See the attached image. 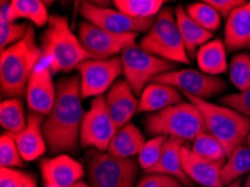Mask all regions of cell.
I'll use <instances>...</instances> for the list:
<instances>
[{
  "mask_svg": "<svg viewBox=\"0 0 250 187\" xmlns=\"http://www.w3.org/2000/svg\"><path fill=\"white\" fill-rule=\"evenodd\" d=\"M174 15H175L177 26H179L181 36L183 38L185 48H187L188 56H195L198 49L202 46V45L207 44L208 42H210L212 36H213V34L208 32V30L196 24V22L188 16L187 10H185L182 6L176 7L175 10H174Z\"/></svg>",
  "mask_w": 250,
  "mask_h": 187,
  "instance_id": "obj_23",
  "label": "cell"
},
{
  "mask_svg": "<svg viewBox=\"0 0 250 187\" xmlns=\"http://www.w3.org/2000/svg\"><path fill=\"white\" fill-rule=\"evenodd\" d=\"M145 125L149 135L183 141H193L207 130L202 114L191 102L180 103L149 114Z\"/></svg>",
  "mask_w": 250,
  "mask_h": 187,
  "instance_id": "obj_5",
  "label": "cell"
},
{
  "mask_svg": "<svg viewBox=\"0 0 250 187\" xmlns=\"http://www.w3.org/2000/svg\"><path fill=\"white\" fill-rule=\"evenodd\" d=\"M24 173L14 168L0 170V187H20Z\"/></svg>",
  "mask_w": 250,
  "mask_h": 187,
  "instance_id": "obj_38",
  "label": "cell"
},
{
  "mask_svg": "<svg viewBox=\"0 0 250 187\" xmlns=\"http://www.w3.org/2000/svg\"><path fill=\"white\" fill-rule=\"evenodd\" d=\"M26 99L32 112L48 116L56 100V87L53 83L51 70L39 63L34 68L26 89Z\"/></svg>",
  "mask_w": 250,
  "mask_h": 187,
  "instance_id": "obj_14",
  "label": "cell"
},
{
  "mask_svg": "<svg viewBox=\"0 0 250 187\" xmlns=\"http://www.w3.org/2000/svg\"><path fill=\"white\" fill-rule=\"evenodd\" d=\"M72 187H91V186H90V185H88V184H86L85 182L80 181V182H78L77 184H75L74 186H72Z\"/></svg>",
  "mask_w": 250,
  "mask_h": 187,
  "instance_id": "obj_40",
  "label": "cell"
},
{
  "mask_svg": "<svg viewBox=\"0 0 250 187\" xmlns=\"http://www.w3.org/2000/svg\"><path fill=\"white\" fill-rule=\"evenodd\" d=\"M182 166L192 182L201 187H225L221 182V170L226 160L210 162L193 154L187 145L181 150Z\"/></svg>",
  "mask_w": 250,
  "mask_h": 187,
  "instance_id": "obj_16",
  "label": "cell"
},
{
  "mask_svg": "<svg viewBox=\"0 0 250 187\" xmlns=\"http://www.w3.org/2000/svg\"><path fill=\"white\" fill-rule=\"evenodd\" d=\"M195 56L201 71L208 75H220L228 68L226 44L220 40H211L202 45Z\"/></svg>",
  "mask_w": 250,
  "mask_h": 187,
  "instance_id": "obj_24",
  "label": "cell"
},
{
  "mask_svg": "<svg viewBox=\"0 0 250 187\" xmlns=\"http://www.w3.org/2000/svg\"><path fill=\"white\" fill-rule=\"evenodd\" d=\"M43 116L30 112L27 118V125L21 133L13 135L21 157L26 162L40 158L46 152L47 144L43 133Z\"/></svg>",
  "mask_w": 250,
  "mask_h": 187,
  "instance_id": "obj_18",
  "label": "cell"
},
{
  "mask_svg": "<svg viewBox=\"0 0 250 187\" xmlns=\"http://www.w3.org/2000/svg\"><path fill=\"white\" fill-rule=\"evenodd\" d=\"M138 34H113L101 29L89 21H82L79 27V40L91 60H107L116 57L125 48L135 44Z\"/></svg>",
  "mask_w": 250,
  "mask_h": 187,
  "instance_id": "obj_10",
  "label": "cell"
},
{
  "mask_svg": "<svg viewBox=\"0 0 250 187\" xmlns=\"http://www.w3.org/2000/svg\"><path fill=\"white\" fill-rule=\"evenodd\" d=\"M206 2L213 7L221 17L228 18L233 10L245 5L247 1L245 0H206Z\"/></svg>",
  "mask_w": 250,
  "mask_h": 187,
  "instance_id": "obj_37",
  "label": "cell"
},
{
  "mask_svg": "<svg viewBox=\"0 0 250 187\" xmlns=\"http://www.w3.org/2000/svg\"><path fill=\"white\" fill-rule=\"evenodd\" d=\"M185 146V141L168 138L163 148V152L156 165L145 174H165L179 179L185 187H193V182L183 169L181 159V150Z\"/></svg>",
  "mask_w": 250,
  "mask_h": 187,
  "instance_id": "obj_20",
  "label": "cell"
},
{
  "mask_svg": "<svg viewBox=\"0 0 250 187\" xmlns=\"http://www.w3.org/2000/svg\"><path fill=\"white\" fill-rule=\"evenodd\" d=\"M41 64L51 72H70L91 60L79 37L72 33L66 17L53 15L42 36Z\"/></svg>",
  "mask_w": 250,
  "mask_h": 187,
  "instance_id": "obj_3",
  "label": "cell"
},
{
  "mask_svg": "<svg viewBox=\"0 0 250 187\" xmlns=\"http://www.w3.org/2000/svg\"><path fill=\"white\" fill-rule=\"evenodd\" d=\"M153 82L173 86L185 95H192L202 100L221 93L226 89V82L220 78L208 75L192 68L167 72L156 76Z\"/></svg>",
  "mask_w": 250,
  "mask_h": 187,
  "instance_id": "obj_11",
  "label": "cell"
},
{
  "mask_svg": "<svg viewBox=\"0 0 250 187\" xmlns=\"http://www.w3.org/2000/svg\"><path fill=\"white\" fill-rule=\"evenodd\" d=\"M80 73L81 97H101L110 90L117 78L124 72L120 57L107 60H86L78 66Z\"/></svg>",
  "mask_w": 250,
  "mask_h": 187,
  "instance_id": "obj_12",
  "label": "cell"
},
{
  "mask_svg": "<svg viewBox=\"0 0 250 187\" xmlns=\"http://www.w3.org/2000/svg\"><path fill=\"white\" fill-rule=\"evenodd\" d=\"M185 98L199 109L207 130L222 145L227 157L237 147L245 144L250 132L249 118L228 106L212 104L192 95H185Z\"/></svg>",
  "mask_w": 250,
  "mask_h": 187,
  "instance_id": "obj_4",
  "label": "cell"
},
{
  "mask_svg": "<svg viewBox=\"0 0 250 187\" xmlns=\"http://www.w3.org/2000/svg\"><path fill=\"white\" fill-rule=\"evenodd\" d=\"M28 25L16 24L0 18V48L1 51L18 43L25 37Z\"/></svg>",
  "mask_w": 250,
  "mask_h": 187,
  "instance_id": "obj_34",
  "label": "cell"
},
{
  "mask_svg": "<svg viewBox=\"0 0 250 187\" xmlns=\"http://www.w3.org/2000/svg\"><path fill=\"white\" fill-rule=\"evenodd\" d=\"M117 9L132 18H154L161 13L165 1L163 0H116Z\"/></svg>",
  "mask_w": 250,
  "mask_h": 187,
  "instance_id": "obj_28",
  "label": "cell"
},
{
  "mask_svg": "<svg viewBox=\"0 0 250 187\" xmlns=\"http://www.w3.org/2000/svg\"><path fill=\"white\" fill-rule=\"evenodd\" d=\"M185 10L196 24L208 32L213 33L220 27L221 16L213 7L206 1L191 3L185 8Z\"/></svg>",
  "mask_w": 250,
  "mask_h": 187,
  "instance_id": "obj_30",
  "label": "cell"
},
{
  "mask_svg": "<svg viewBox=\"0 0 250 187\" xmlns=\"http://www.w3.org/2000/svg\"><path fill=\"white\" fill-rule=\"evenodd\" d=\"M220 101L222 104L250 119V89L240 93L226 95Z\"/></svg>",
  "mask_w": 250,
  "mask_h": 187,
  "instance_id": "obj_35",
  "label": "cell"
},
{
  "mask_svg": "<svg viewBox=\"0 0 250 187\" xmlns=\"http://www.w3.org/2000/svg\"><path fill=\"white\" fill-rule=\"evenodd\" d=\"M139 47L168 62L190 63V56L181 36L175 15L170 8L161 10L155 19L153 27L140 40Z\"/></svg>",
  "mask_w": 250,
  "mask_h": 187,
  "instance_id": "obj_6",
  "label": "cell"
},
{
  "mask_svg": "<svg viewBox=\"0 0 250 187\" xmlns=\"http://www.w3.org/2000/svg\"><path fill=\"white\" fill-rule=\"evenodd\" d=\"M241 187H250V174L248 175V177L246 178L244 185H242Z\"/></svg>",
  "mask_w": 250,
  "mask_h": 187,
  "instance_id": "obj_42",
  "label": "cell"
},
{
  "mask_svg": "<svg viewBox=\"0 0 250 187\" xmlns=\"http://www.w3.org/2000/svg\"><path fill=\"white\" fill-rule=\"evenodd\" d=\"M79 76L64 78L56 86V100L43 124L44 138L53 154L77 149L84 117Z\"/></svg>",
  "mask_w": 250,
  "mask_h": 187,
  "instance_id": "obj_1",
  "label": "cell"
},
{
  "mask_svg": "<svg viewBox=\"0 0 250 187\" xmlns=\"http://www.w3.org/2000/svg\"><path fill=\"white\" fill-rule=\"evenodd\" d=\"M229 78L240 92L250 89V55L241 53L233 56L229 66Z\"/></svg>",
  "mask_w": 250,
  "mask_h": 187,
  "instance_id": "obj_31",
  "label": "cell"
},
{
  "mask_svg": "<svg viewBox=\"0 0 250 187\" xmlns=\"http://www.w3.org/2000/svg\"><path fill=\"white\" fill-rule=\"evenodd\" d=\"M42 51L35 41L32 25L18 43L1 51L0 56V86L2 97L18 98L26 93L28 80L41 62Z\"/></svg>",
  "mask_w": 250,
  "mask_h": 187,
  "instance_id": "obj_2",
  "label": "cell"
},
{
  "mask_svg": "<svg viewBox=\"0 0 250 187\" xmlns=\"http://www.w3.org/2000/svg\"><path fill=\"white\" fill-rule=\"evenodd\" d=\"M246 141H247V144L250 146V132H249V135H248V137H247V140H246Z\"/></svg>",
  "mask_w": 250,
  "mask_h": 187,
  "instance_id": "obj_43",
  "label": "cell"
},
{
  "mask_svg": "<svg viewBox=\"0 0 250 187\" xmlns=\"http://www.w3.org/2000/svg\"><path fill=\"white\" fill-rule=\"evenodd\" d=\"M241 181L240 179H238V181H236V182H233L232 184H230V185H228V186H226V187H241L242 185H241Z\"/></svg>",
  "mask_w": 250,
  "mask_h": 187,
  "instance_id": "obj_41",
  "label": "cell"
},
{
  "mask_svg": "<svg viewBox=\"0 0 250 187\" xmlns=\"http://www.w3.org/2000/svg\"><path fill=\"white\" fill-rule=\"evenodd\" d=\"M144 145L145 138L142 132L129 122L117 131L108 148V152L119 158H131L139 154Z\"/></svg>",
  "mask_w": 250,
  "mask_h": 187,
  "instance_id": "obj_25",
  "label": "cell"
},
{
  "mask_svg": "<svg viewBox=\"0 0 250 187\" xmlns=\"http://www.w3.org/2000/svg\"><path fill=\"white\" fill-rule=\"evenodd\" d=\"M0 124L6 129V132L11 135L21 133L27 125V119L25 118L24 106L21 99H6L0 104Z\"/></svg>",
  "mask_w": 250,
  "mask_h": 187,
  "instance_id": "obj_27",
  "label": "cell"
},
{
  "mask_svg": "<svg viewBox=\"0 0 250 187\" xmlns=\"http://www.w3.org/2000/svg\"><path fill=\"white\" fill-rule=\"evenodd\" d=\"M248 46H249V47H250V41H249V44H248Z\"/></svg>",
  "mask_w": 250,
  "mask_h": 187,
  "instance_id": "obj_45",
  "label": "cell"
},
{
  "mask_svg": "<svg viewBox=\"0 0 250 187\" xmlns=\"http://www.w3.org/2000/svg\"><path fill=\"white\" fill-rule=\"evenodd\" d=\"M80 14L86 21L113 34L149 32L155 21L154 18H132L119 10L98 7L86 1L81 2Z\"/></svg>",
  "mask_w": 250,
  "mask_h": 187,
  "instance_id": "obj_13",
  "label": "cell"
},
{
  "mask_svg": "<svg viewBox=\"0 0 250 187\" xmlns=\"http://www.w3.org/2000/svg\"><path fill=\"white\" fill-rule=\"evenodd\" d=\"M250 173V146L240 145L228 156V160L221 170V182L228 186L239 179L242 175Z\"/></svg>",
  "mask_w": 250,
  "mask_h": 187,
  "instance_id": "obj_26",
  "label": "cell"
},
{
  "mask_svg": "<svg viewBox=\"0 0 250 187\" xmlns=\"http://www.w3.org/2000/svg\"><path fill=\"white\" fill-rule=\"evenodd\" d=\"M190 149L198 157L210 160V162H219V160H226L227 158L222 145L208 130L201 132L192 141Z\"/></svg>",
  "mask_w": 250,
  "mask_h": 187,
  "instance_id": "obj_29",
  "label": "cell"
},
{
  "mask_svg": "<svg viewBox=\"0 0 250 187\" xmlns=\"http://www.w3.org/2000/svg\"><path fill=\"white\" fill-rule=\"evenodd\" d=\"M250 41V1L238 7L227 18L225 44L230 51L244 48Z\"/></svg>",
  "mask_w": 250,
  "mask_h": 187,
  "instance_id": "obj_21",
  "label": "cell"
},
{
  "mask_svg": "<svg viewBox=\"0 0 250 187\" xmlns=\"http://www.w3.org/2000/svg\"><path fill=\"white\" fill-rule=\"evenodd\" d=\"M43 187H56V186H52V185H44Z\"/></svg>",
  "mask_w": 250,
  "mask_h": 187,
  "instance_id": "obj_44",
  "label": "cell"
},
{
  "mask_svg": "<svg viewBox=\"0 0 250 187\" xmlns=\"http://www.w3.org/2000/svg\"><path fill=\"white\" fill-rule=\"evenodd\" d=\"M44 185L72 187L81 181L84 168L78 160L67 155L45 158L40 164Z\"/></svg>",
  "mask_w": 250,
  "mask_h": 187,
  "instance_id": "obj_15",
  "label": "cell"
},
{
  "mask_svg": "<svg viewBox=\"0 0 250 187\" xmlns=\"http://www.w3.org/2000/svg\"><path fill=\"white\" fill-rule=\"evenodd\" d=\"M20 187H37V185H36V182H35V179L33 178V176H30L29 174L24 173V176H22Z\"/></svg>",
  "mask_w": 250,
  "mask_h": 187,
  "instance_id": "obj_39",
  "label": "cell"
},
{
  "mask_svg": "<svg viewBox=\"0 0 250 187\" xmlns=\"http://www.w3.org/2000/svg\"><path fill=\"white\" fill-rule=\"evenodd\" d=\"M167 139V137L165 136H156L155 138L145 143L138 154V164L144 170H149L156 165L161 158L163 148Z\"/></svg>",
  "mask_w": 250,
  "mask_h": 187,
  "instance_id": "obj_32",
  "label": "cell"
},
{
  "mask_svg": "<svg viewBox=\"0 0 250 187\" xmlns=\"http://www.w3.org/2000/svg\"><path fill=\"white\" fill-rule=\"evenodd\" d=\"M0 18L7 21H16L17 19H28L37 27H44L48 24L46 6L40 0H13V1H1L0 5Z\"/></svg>",
  "mask_w": 250,
  "mask_h": 187,
  "instance_id": "obj_19",
  "label": "cell"
},
{
  "mask_svg": "<svg viewBox=\"0 0 250 187\" xmlns=\"http://www.w3.org/2000/svg\"><path fill=\"white\" fill-rule=\"evenodd\" d=\"M24 164L21 151L11 133H2L0 138V165L1 168L21 167Z\"/></svg>",
  "mask_w": 250,
  "mask_h": 187,
  "instance_id": "obj_33",
  "label": "cell"
},
{
  "mask_svg": "<svg viewBox=\"0 0 250 187\" xmlns=\"http://www.w3.org/2000/svg\"><path fill=\"white\" fill-rule=\"evenodd\" d=\"M104 100L109 114L118 130L129 124L139 105V101H137L134 91L126 80L117 81L108 91Z\"/></svg>",
  "mask_w": 250,
  "mask_h": 187,
  "instance_id": "obj_17",
  "label": "cell"
},
{
  "mask_svg": "<svg viewBox=\"0 0 250 187\" xmlns=\"http://www.w3.org/2000/svg\"><path fill=\"white\" fill-rule=\"evenodd\" d=\"M137 187H185L179 179L165 174H146Z\"/></svg>",
  "mask_w": 250,
  "mask_h": 187,
  "instance_id": "obj_36",
  "label": "cell"
},
{
  "mask_svg": "<svg viewBox=\"0 0 250 187\" xmlns=\"http://www.w3.org/2000/svg\"><path fill=\"white\" fill-rule=\"evenodd\" d=\"M183 103V98L175 87L151 82L140 95L138 110L143 112L162 111L168 106Z\"/></svg>",
  "mask_w": 250,
  "mask_h": 187,
  "instance_id": "obj_22",
  "label": "cell"
},
{
  "mask_svg": "<svg viewBox=\"0 0 250 187\" xmlns=\"http://www.w3.org/2000/svg\"><path fill=\"white\" fill-rule=\"evenodd\" d=\"M124 75L135 95H142L147 83L156 76L175 71V63L162 60L144 51L137 45H130L121 53Z\"/></svg>",
  "mask_w": 250,
  "mask_h": 187,
  "instance_id": "obj_7",
  "label": "cell"
},
{
  "mask_svg": "<svg viewBox=\"0 0 250 187\" xmlns=\"http://www.w3.org/2000/svg\"><path fill=\"white\" fill-rule=\"evenodd\" d=\"M138 165L132 158H119L109 152H96L88 164L91 187H134Z\"/></svg>",
  "mask_w": 250,
  "mask_h": 187,
  "instance_id": "obj_8",
  "label": "cell"
},
{
  "mask_svg": "<svg viewBox=\"0 0 250 187\" xmlns=\"http://www.w3.org/2000/svg\"><path fill=\"white\" fill-rule=\"evenodd\" d=\"M117 131L118 128L109 114L104 97L94 98L81 124V146L84 148L93 147L100 151L108 150Z\"/></svg>",
  "mask_w": 250,
  "mask_h": 187,
  "instance_id": "obj_9",
  "label": "cell"
}]
</instances>
